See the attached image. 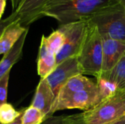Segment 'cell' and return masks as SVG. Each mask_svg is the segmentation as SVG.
<instances>
[{
	"label": "cell",
	"instance_id": "9",
	"mask_svg": "<svg viewBox=\"0 0 125 124\" xmlns=\"http://www.w3.org/2000/svg\"><path fill=\"white\" fill-rule=\"evenodd\" d=\"M103 57L101 78L107 75L125 54V42L103 39Z\"/></svg>",
	"mask_w": 125,
	"mask_h": 124
},
{
	"label": "cell",
	"instance_id": "2",
	"mask_svg": "<svg viewBox=\"0 0 125 124\" xmlns=\"http://www.w3.org/2000/svg\"><path fill=\"white\" fill-rule=\"evenodd\" d=\"M125 116V89L115 90L90 110L64 115L67 124H105Z\"/></svg>",
	"mask_w": 125,
	"mask_h": 124
},
{
	"label": "cell",
	"instance_id": "22",
	"mask_svg": "<svg viewBox=\"0 0 125 124\" xmlns=\"http://www.w3.org/2000/svg\"><path fill=\"white\" fill-rule=\"evenodd\" d=\"M21 0H10L12 12L15 11L16 9L18 7L19 4H20V3H21Z\"/></svg>",
	"mask_w": 125,
	"mask_h": 124
},
{
	"label": "cell",
	"instance_id": "24",
	"mask_svg": "<svg viewBox=\"0 0 125 124\" xmlns=\"http://www.w3.org/2000/svg\"><path fill=\"white\" fill-rule=\"evenodd\" d=\"M23 110H24V109H23V111H22V113H21V114L12 122V123H11V124H21V118H22V114H23Z\"/></svg>",
	"mask_w": 125,
	"mask_h": 124
},
{
	"label": "cell",
	"instance_id": "8",
	"mask_svg": "<svg viewBox=\"0 0 125 124\" xmlns=\"http://www.w3.org/2000/svg\"><path fill=\"white\" fill-rule=\"evenodd\" d=\"M48 0H21L15 11L12 12L15 20L24 28L42 18V12Z\"/></svg>",
	"mask_w": 125,
	"mask_h": 124
},
{
	"label": "cell",
	"instance_id": "3",
	"mask_svg": "<svg viewBox=\"0 0 125 124\" xmlns=\"http://www.w3.org/2000/svg\"><path fill=\"white\" fill-rule=\"evenodd\" d=\"M103 43V39L97 27L89 21L85 41L77 58L83 70V74L94 76L97 81H99L102 76Z\"/></svg>",
	"mask_w": 125,
	"mask_h": 124
},
{
	"label": "cell",
	"instance_id": "1",
	"mask_svg": "<svg viewBox=\"0 0 125 124\" xmlns=\"http://www.w3.org/2000/svg\"><path fill=\"white\" fill-rule=\"evenodd\" d=\"M120 3V0H48L42 15L64 25L89 20Z\"/></svg>",
	"mask_w": 125,
	"mask_h": 124
},
{
	"label": "cell",
	"instance_id": "6",
	"mask_svg": "<svg viewBox=\"0 0 125 124\" xmlns=\"http://www.w3.org/2000/svg\"><path fill=\"white\" fill-rule=\"evenodd\" d=\"M88 20L59 25V29L64 35V43L56 55V65L70 58H78L87 33Z\"/></svg>",
	"mask_w": 125,
	"mask_h": 124
},
{
	"label": "cell",
	"instance_id": "25",
	"mask_svg": "<svg viewBox=\"0 0 125 124\" xmlns=\"http://www.w3.org/2000/svg\"><path fill=\"white\" fill-rule=\"evenodd\" d=\"M121 1V3L123 4L124 5H125V0H120Z\"/></svg>",
	"mask_w": 125,
	"mask_h": 124
},
{
	"label": "cell",
	"instance_id": "18",
	"mask_svg": "<svg viewBox=\"0 0 125 124\" xmlns=\"http://www.w3.org/2000/svg\"><path fill=\"white\" fill-rule=\"evenodd\" d=\"M10 72H7L5 76L2 77L0 80V106L7 103V89H8V83L10 78Z\"/></svg>",
	"mask_w": 125,
	"mask_h": 124
},
{
	"label": "cell",
	"instance_id": "14",
	"mask_svg": "<svg viewBox=\"0 0 125 124\" xmlns=\"http://www.w3.org/2000/svg\"><path fill=\"white\" fill-rule=\"evenodd\" d=\"M28 32L29 29L25 31V32L23 34L18 41L15 43L13 48L7 54L4 55L3 58H1L0 61V80L4 76L6 75L7 72H10V69L13 67V65L21 58L23 48Z\"/></svg>",
	"mask_w": 125,
	"mask_h": 124
},
{
	"label": "cell",
	"instance_id": "10",
	"mask_svg": "<svg viewBox=\"0 0 125 124\" xmlns=\"http://www.w3.org/2000/svg\"><path fill=\"white\" fill-rule=\"evenodd\" d=\"M55 100L54 94L46 78H41L31 105L40 110L44 114L46 120L53 116L52 110Z\"/></svg>",
	"mask_w": 125,
	"mask_h": 124
},
{
	"label": "cell",
	"instance_id": "15",
	"mask_svg": "<svg viewBox=\"0 0 125 124\" xmlns=\"http://www.w3.org/2000/svg\"><path fill=\"white\" fill-rule=\"evenodd\" d=\"M101 79L107 81L116 90L125 89V54L114 68Z\"/></svg>",
	"mask_w": 125,
	"mask_h": 124
},
{
	"label": "cell",
	"instance_id": "20",
	"mask_svg": "<svg viewBox=\"0 0 125 124\" xmlns=\"http://www.w3.org/2000/svg\"><path fill=\"white\" fill-rule=\"evenodd\" d=\"M41 124H67L65 122L64 115L61 116H52L45 121H43Z\"/></svg>",
	"mask_w": 125,
	"mask_h": 124
},
{
	"label": "cell",
	"instance_id": "5",
	"mask_svg": "<svg viewBox=\"0 0 125 124\" xmlns=\"http://www.w3.org/2000/svg\"><path fill=\"white\" fill-rule=\"evenodd\" d=\"M103 39L125 42V5L120 3L89 19Z\"/></svg>",
	"mask_w": 125,
	"mask_h": 124
},
{
	"label": "cell",
	"instance_id": "4",
	"mask_svg": "<svg viewBox=\"0 0 125 124\" xmlns=\"http://www.w3.org/2000/svg\"><path fill=\"white\" fill-rule=\"evenodd\" d=\"M98 87L94 90L73 93L67 96L56 98L52 110V115L56 112L63 110L79 109L86 111L100 103L104 98L115 91V88L107 81L101 79Z\"/></svg>",
	"mask_w": 125,
	"mask_h": 124
},
{
	"label": "cell",
	"instance_id": "17",
	"mask_svg": "<svg viewBox=\"0 0 125 124\" xmlns=\"http://www.w3.org/2000/svg\"><path fill=\"white\" fill-rule=\"evenodd\" d=\"M23 109L16 110L10 104L5 103L0 106V124L12 123L22 113Z\"/></svg>",
	"mask_w": 125,
	"mask_h": 124
},
{
	"label": "cell",
	"instance_id": "13",
	"mask_svg": "<svg viewBox=\"0 0 125 124\" xmlns=\"http://www.w3.org/2000/svg\"><path fill=\"white\" fill-rule=\"evenodd\" d=\"M97 87L98 83L97 80L89 79L83 75H78L67 80L61 88L57 97L67 96L76 92L94 90Z\"/></svg>",
	"mask_w": 125,
	"mask_h": 124
},
{
	"label": "cell",
	"instance_id": "21",
	"mask_svg": "<svg viewBox=\"0 0 125 124\" xmlns=\"http://www.w3.org/2000/svg\"><path fill=\"white\" fill-rule=\"evenodd\" d=\"M6 4H7V0H0V20L4 14Z\"/></svg>",
	"mask_w": 125,
	"mask_h": 124
},
{
	"label": "cell",
	"instance_id": "23",
	"mask_svg": "<svg viewBox=\"0 0 125 124\" xmlns=\"http://www.w3.org/2000/svg\"><path fill=\"white\" fill-rule=\"evenodd\" d=\"M105 124H125V116H124L123 118H122L120 119H119V120H117V121H116Z\"/></svg>",
	"mask_w": 125,
	"mask_h": 124
},
{
	"label": "cell",
	"instance_id": "11",
	"mask_svg": "<svg viewBox=\"0 0 125 124\" xmlns=\"http://www.w3.org/2000/svg\"><path fill=\"white\" fill-rule=\"evenodd\" d=\"M56 67V53L47 45L42 36L37 57V73L41 78H46Z\"/></svg>",
	"mask_w": 125,
	"mask_h": 124
},
{
	"label": "cell",
	"instance_id": "19",
	"mask_svg": "<svg viewBox=\"0 0 125 124\" xmlns=\"http://www.w3.org/2000/svg\"><path fill=\"white\" fill-rule=\"evenodd\" d=\"M15 20H15L14 15L12 13L5 19L0 20V37L2 34V33L4 32V29L7 27V26H9L11 23H12Z\"/></svg>",
	"mask_w": 125,
	"mask_h": 124
},
{
	"label": "cell",
	"instance_id": "16",
	"mask_svg": "<svg viewBox=\"0 0 125 124\" xmlns=\"http://www.w3.org/2000/svg\"><path fill=\"white\" fill-rule=\"evenodd\" d=\"M45 121L44 114L38 109L31 105L24 108L21 118V124H41Z\"/></svg>",
	"mask_w": 125,
	"mask_h": 124
},
{
	"label": "cell",
	"instance_id": "7",
	"mask_svg": "<svg viewBox=\"0 0 125 124\" xmlns=\"http://www.w3.org/2000/svg\"><path fill=\"white\" fill-rule=\"evenodd\" d=\"M78 75L83 74L77 58H67L56 65L54 70L46 77L56 99L67 80Z\"/></svg>",
	"mask_w": 125,
	"mask_h": 124
},
{
	"label": "cell",
	"instance_id": "12",
	"mask_svg": "<svg viewBox=\"0 0 125 124\" xmlns=\"http://www.w3.org/2000/svg\"><path fill=\"white\" fill-rule=\"evenodd\" d=\"M28 29L21 26L18 20L7 26L0 37V55L7 54Z\"/></svg>",
	"mask_w": 125,
	"mask_h": 124
}]
</instances>
